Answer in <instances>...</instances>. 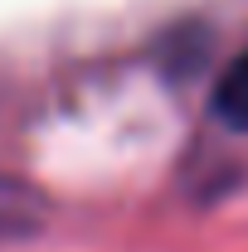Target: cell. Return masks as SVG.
I'll return each mask as SVG.
<instances>
[{"mask_svg": "<svg viewBox=\"0 0 248 252\" xmlns=\"http://www.w3.org/2000/svg\"><path fill=\"white\" fill-rule=\"evenodd\" d=\"M214 112H219V122H229L234 131H248V54H239L219 73Z\"/></svg>", "mask_w": 248, "mask_h": 252, "instance_id": "obj_1", "label": "cell"}]
</instances>
